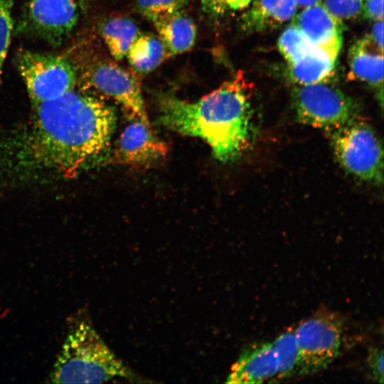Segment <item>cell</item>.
I'll use <instances>...</instances> for the list:
<instances>
[{
    "instance_id": "19",
    "label": "cell",
    "mask_w": 384,
    "mask_h": 384,
    "mask_svg": "<svg viewBox=\"0 0 384 384\" xmlns=\"http://www.w3.org/2000/svg\"><path fill=\"white\" fill-rule=\"evenodd\" d=\"M277 360L276 378L298 375L299 349L294 329H289L272 342Z\"/></svg>"
},
{
    "instance_id": "17",
    "label": "cell",
    "mask_w": 384,
    "mask_h": 384,
    "mask_svg": "<svg viewBox=\"0 0 384 384\" xmlns=\"http://www.w3.org/2000/svg\"><path fill=\"white\" fill-rule=\"evenodd\" d=\"M137 24L124 16L110 18L102 22L100 34L110 54L116 60L127 56L128 50L139 34Z\"/></svg>"
},
{
    "instance_id": "1",
    "label": "cell",
    "mask_w": 384,
    "mask_h": 384,
    "mask_svg": "<svg viewBox=\"0 0 384 384\" xmlns=\"http://www.w3.org/2000/svg\"><path fill=\"white\" fill-rule=\"evenodd\" d=\"M33 105L32 124L20 146L23 162L32 168L72 176L107 149L116 117L102 98L74 89Z\"/></svg>"
},
{
    "instance_id": "21",
    "label": "cell",
    "mask_w": 384,
    "mask_h": 384,
    "mask_svg": "<svg viewBox=\"0 0 384 384\" xmlns=\"http://www.w3.org/2000/svg\"><path fill=\"white\" fill-rule=\"evenodd\" d=\"M185 0H137L140 12L153 23L181 11Z\"/></svg>"
},
{
    "instance_id": "16",
    "label": "cell",
    "mask_w": 384,
    "mask_h": 384,
    "mask_svg": "<svg viewBox=\"0 0 384 384\" xmlns=\"http://www.w3.org/2000/svg\"><path fill=\"white\" fill-rule=\"evenodd\" d=\"M334 65L335 61L313 46L302 58L289 65L288 75L297 85L327 81L333 74Z\"/></svg>"
},
{
    "instance_id": "22",
    "label": "cell",
    "mask_w": 384,
    "mask_h": 384,
    "mask_svg": "<svg viewBox=\"0 0 384 384\" xmlns=\"http://www.w3.org/2000/svg\"><path fill=\"white\" fill-rule=\"evenodd\" d=\"M14 0H0V80L14 26Z\"/></svg>"
},
{
    "instance_id": "8",
    "label": "cell",
    "mask_w": 384,
    "mask_h": 384,
    "mask_svg": "<svg viewBox=\"0 0 384 384\" xmlns=\"http://www.w3.org/2000/svg\"><path fill=\"white\" fill-rule=\"evenodd\" d=\"M299 349L298 375L326 368L338 354L343 326L334 313L320 311L294 329Z\"/></svg>"
},
{
    "instance_id": "2",
    "label": "cell",
    "mask_w": 384,
    "mask_h": 384,
    "mask_svg": "<svg viewBox=\"0 0 384 384\" xmlns=\"http://www.w3.org/2000/svg\"><path fill=\"white\" fill-rule=\"evenodd\" d=\"M252 85L241 71L196 101L172 96L159 103L160 122L169 129L198 137L218 160L240 157L253 139Z\"/></svg>"
},
{
    "instance_id": "27",
    "label": "cell",
    "mask_w": 384,
    "mask_h": 384,
    "mask_svg": "<svg viewBox=\"0 0 384 384\" xmlns=\"http://www.w3.org/2000/svg\"><path fill=\"white\" fill-rule=\"evenodd\" d=\"M371 40L382 50H383V21H376L371 32L368 34Z\"/></svg>"
},
{
    "instance_id": "6",
    "label": "cell",
    "mask_w": 384,
    "mask_h": 384,
    "mask_svg": "<svg viewBox=\"0 0 384 384\" xmlns=\"http://www.w3.org/2000/svg\"><path fill=\"white\" fill-rule=\"evenodd\" d=\"M15 63L33 105L57 98L77 86L76 68L68 53L20 50Z\"/></svg>"
},
{
    "instance_id": "14",
    "label": "cell",
    "mask_w": 384,
    "mask_h": 384,
    "mask_svg": "<svg viewBox=\"0 0 384 384\" xmlns=\"http://www.w3.org/2000/svg\"><path fill=\"white\" fill-rule=\"evenodd\" d=\"M154 25L169 54L183 53L195 43L196 24L188 15L181 11L155 22Z\"/></svg>"
},
{
    "instance_id": "7",
    "label": "cell",
    "mask_w": 384,
    "mask_h": 384,
    "mask_svg": "<svg viewBox=\"0 0 384 384\" xmlns=\"http://www.w3.org/2000/svg\"><path fill=\"white\" fill-rule=\"evenodd\" d=\"M292 99L298 120L314 127L329 131L357 118L353 101L327 81L297 85Z\"/></svg>"
},
{
    "instance_id": "10",
    "label": "cell",
    "mask_w": 384,
    "mask_h": 384,
    "mask_svg": "<svg viewBox=\"0 0 384 384\" xmlns=\"http://www.w3.org/2000/svg\"><path fill=\"white\" fill-rule=\"evenodd\" d=\"M293 23L313 46L336 61L342 45L343 26L323 4L306 7Z\"/></svg>"
},
{
    "instance_id": "15",
    "label": "cell",
    "mask_w": 384,
    "mask_h": 384,
    "mask_svg": "<svg viewBox=\"0 0 384 384\" xmlns=\"http://www.w3.org/2000/svg\"><path fill=\"white\" fill-rule=\"evenodd\" d=\"M297 6L294 0H256L242 18L243 26L254 31L277 28L294 16Z\"/></svg>"
},
{
    "instance_id": "12",
    "label": "cell",
    "mask_w": 384,
    "mask_h": 384,
    "mask_svg": "<svg viewBox=\"0 0 384 384\" xmlns=\"http://www.w3.org/2000/svg\"><path fill=\"white\" fill-rule=\"evenodd\" d=\"M277 360L273 343L262 342L247 348L232 366L226 383H262L276 376Z\"/></svg>"
},
{
    "instance_id": "25",
    "label": "cell",
    "mask_w": 384,
    "mask_h": 384,
    "mask_svg": "<svg viewBox=\"0 0 384 384\" xmlns=\"http://www.w3.org/2000/svg\"><path fill=\"white\" fill-rule=\"evenodd\" d=\"M368 363L371 371L373 380L383 383V351L382 348L375 347L369 351Z\"/></svg>"
},
{
    "instance_id": "11",
    "label": "cell",
    "mask_w": 384,
    "mask_h": 384,
    "mask_svg": "<svg viewBox=\"0 0 384 384\" xmlns=\"http://www.w3.org/2000/svg\"><path fill=\"white\" fill-rule=\"evenodd\" d=\"M166 153V145L153 134L149 123L134 119L119 137L116 158L122 164L142 166L159 160Z\"/></svg>"
},
{
    "instance_id": "5",
    "label": "cell",
    "mask_w": 384,
    "mask_h": 384,
    "mask_svg": "<svg viewBox=\"0 0 384 384\" xmlns=\"http://www.w3.org/2000/svg\"><path fill=\"white\" fill-rule=\"evenodd\" d=\"M328 132L334 155L348 173L363 181L383 183V149L371 126L356 118Z\"/></svg>"
},
{
    "instance_id": "26",
    "label": "cell",
    "mask_w": 384,
    "mask_h": 384,
    "mask_svg": "<svg viewBox=\"0 0 384 384\" xmlns=\"http://www.w3.org/2000/svg\"><path fill=\"white\" fill-rule=\"evenodd\" d=\"M366 17L373 20H383V0H366L363 5Z\"/></svg>"
},
{
    "instance_id": "9",
    "label": "cell",
    "mask_w": 384,
    "mask_h": 384,
    "mask_svg": "<svg viewBox=\"0 0 384 384\" xmlns=\"http://www.w3.org/2000/svg\"><path fill=\"white\" fill-rule=\"evenodd\" d=\"M78 18V0H23V29L53 46L70 36Z\"/></svg>"
},
{
    "instance_id": "24",
    "label": "cell",
    "mask_w": 384,
    "mask_h": 384,
    "mask_svg": "<svg viewBox=\"0 0 384 384\" xmlns=\"http://www.w3.org/2000/svg\"><path fill=\"white\" fill-rule=\"evenodd\" d=\"M251 0H202L203 9L209 14H222L246 8Z\"/></svg>"
},
{
    "instance_id": "3",
    "label": "cell",
    "mask_w": 384,
    "mask_h": 384,
    "mask_svg": "<svg viewBox=\"0 0 384 384\" xmlns=\"http://www.w3.org/2000/svg\"><path fill=\"white\" fill-rule=\"evenodd\" d=\"M116 377L145 382L108 347L87 311H78L68 321L66 338L50 373V381L98 383Z\"/></svg>"
},
{
    "instance_id": "18",
    "label": "cell",
    "mask_w": 384,
    "mask_h": 384,
    "mask_svg": "<svg viewBox=\"0 0 384 384\" xmlns=\"http://www.w3.org/2000/svg\"><path fill=\"white\" fill-rule=\"evenodd\" d=\"M167 52L159 36L139 33L127 56L132 68L139 73H148L158 68Z\"/></svg>"
},
{
    "instance_id": "4",
    "label": "cell",
    "mask_w": 384,
    "mask_h": 384,
    "mask_svg": "<svg viewBox=\"0 0 384 384\" xmlns=\"http://www.w3.org/2000/svg\"><path fill=\"white\" fill-rule=\"evenodd\" d=\"M68 54L75 66L80 91L114 100L133 119L149 123L140 83L132 73L114 62L85 57L80 51L70 50Z\"/></svg>"
},
{
    "instance_id": "28",
    "label": "cell",
    "mask_w": 384,
    "mask_h": 384,
    "mask_svg": "<svg viewBox=\"0 0 384 384\" xmlns=\"http://www.w3.org/2000/svg\"><path fill=\"white\" fill-rule=\"evenodd\" d=\"M297 5L307 7L320 2V0H294Z\"/></svg>"
},
{
    "instance_id": "13",
    "label": "cell",
    "mask_w": 384,
    "mask_h": 384,
    "mask_svg": "<svg viewBox=\"0 0 384 384\" xmlns=\"http://www.w3.org/2000/svg\"><path fill=\"white\" fill-rule=\"evenodd\" d=\"M348 61L351 77L383 92V50L368 35L351 47Z\"/></svg>"
},
{
    "instance_id": "23",
    "label": "cell",
    "mask_w": 384,
    "mask_h": 384,
    "mask_svg": "<svg viewBox=\"0 0 384 384\" xmlns=\"http://www.w3.org/2000/svg\"><path fill=\"white\" fill-rule=\"evenodd\" d=\"M325 8L339 20L355 18L363 11V0H324Z\"/></svg>"
},
{
    "instance_id": "20",
    "label": "cell",
    "mask_w": 384,
    "mask_h": 384,
    "mask_svg": "<svg viewBox=\"0 0 384 384\" xmlns=\"http://www.w3.org/2000/svg\"><path fill=\"white\" fill-rule=\"evenodd\" d=\"M277 46L288 65L299 60L313 47L294 23L282 32L279 38Z\"/></svg>"
}]
</instances>
